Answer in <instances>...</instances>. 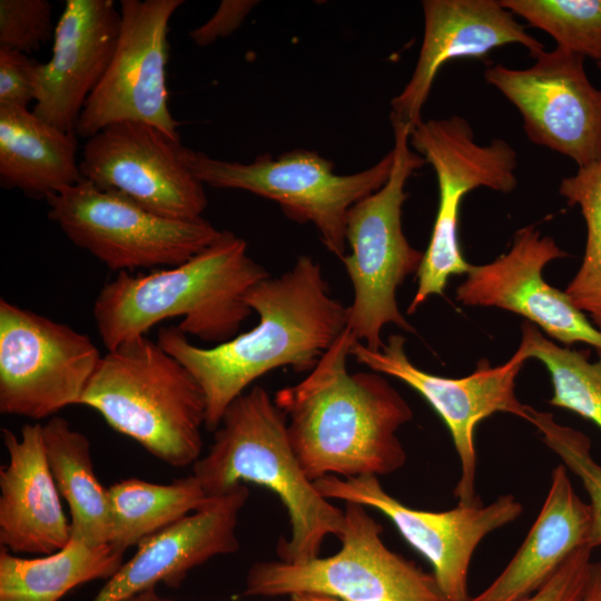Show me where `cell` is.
<instances>
[{
  "label": "cell",
  "mask_w": 601,
  "mask_h": 601,
  "mask_svg": "<svg viewBox=\"0 0 601 601\" xmlns=\"http://www.w3.org/2000/svg\"><path fill=\"white\" fill-rule=\"evenodd\" d=\"M357 339L348 327L299 383L274 401L287 418L292 447L308 479L387 475L406 453L398 428L413 413L403 396L376 372L347 370Z\"/></svg>",
  "instance_id": "2"
},
{
  "label": "cell",
  "mask_w": 601,
  "mask_h": 601,
  "mask_svg": "<svg viewBox=\"0 0 601 601\" xmlns=\"http://www.w3.org/2000/svg\"><path fill=\"white\" fill-rule=\"evenodd\" d=\"M293 601H337L335 599H332V598H327V597H319V595H308V594H304V595H296V597H293L290 598Z\"/></svg>",
  "instance_id": "36"
},
{
  "label": "cell",
  "mask_w": 601,
  "mask_h": 601,
  "mask_svg": "<svg viewBox=\"0 0 601 601\" xmlns=\"http://www.w3.org/2000/svg\"><path fill=\"white\" fill-rule=\"evenodd\" d=\"M46 201L48 218L75 246L118 273L177 266L221 231L204 217L173 219L157 215L126 194L87 179Z\"/></svg>",
  "instance_id": "9"
},
{
  "label": "cell",
  "mask_w": 601,
  "mask_h": 601,
  "mask_svg": "<svg viewBox=\"0 0 601 601\" xmlns=\"http://www.w3.org/2000/svg\"><path fill=\"white\" fill-rule=\"evenodd\" d=\"M102 355L69 325L0 299V412L31 420L79 405Z\"/></svg>",
  "instance_id": "11"
},
{
  "label": "cell",
  "mask_w": 601,
  "mask_h": 601,
  "mask_svg": "<svg viewBox=\"0 0 601 601\" xmlns=\"http://www.w3.org/2000/svg\"><path fill=\"white\" fill-rule=\"evenodd\" d=\"M550 236L533 226L515 231L506 254L484 265H471L456 288L467 306L497 307L525 317L564 345L585 343L601 352V332L566 295L543 278V268L566 257Z\"/></svg>",
  "instance_id": "17"
},
{
  "label": "cell",
  "mask_w": 601,
  "mask_h": 601,
  "mask_svg": "<svg viewBox=\"0 0 601 601\" xmlns=\"http://www.w3.org/2000/svg\"><path fill=\"white\" fill-rule=\"evenodd\" d=\"M39 62L28 55L0 48V107L27 108L35 101V70Z\"/></svg>",
  "instance_id": "33"
},
{
  "label": "cell",
  "mask_w": 601,
  "mask_h": 601,
  "mask_svg": "<svg viewBox=\"0 0 601 601\" xmlns=\"http://www.w3.org/2000/svg\"><path fill=\"white\" fill-rule=\"evenodd\" d=\"M590 504L575 493L563 464L555 466L545 501L505 569L469 601H523L577 549L589 545Z\"/></svg>",
  "instance_id": "22"
},
{
  "label": "cell",
  "mask_w": 601,
  "mask_h": 601,
  "mask_svg": "<svg viewBox=\"0 0 601 601\" xmlns=\"http://www.w3.org/2000/svg\"><path fill=\"white\" fill-rule=\"evenodd\" d=\"M248 497V489L240 483L145 539L90 601H130L160 583L176 589L194 568L237 552L238 518Z\"/></svg>",
  "instance_id": "20"
},
{
  "label": "cell",
  "mask_w": 601,
  "mask_h": 601,
  "mask_svg": "<svg viewBox=\"0 0 601 601\" xmlns=\"http://www.w3.org/2000/svg\"><path fill=\"white\" fill-rule=\"evenodd\" d=\"M410 145L433 168L439 185L435 221L407 308L413 314L430 296L442 295L451 276L470 270L457 234L463 198L479 187L512 193L518 186V154L502 138L476 144L469 121L456 115L422 120L411 128Z\"/></svg>",
  "instance_id": "10"
},
{
  "label": "cell",
  "mask_w": 601,
  "mask_h": 601,
  "mask_svg": "<svg viewBox=\"0 0 601 601\" xmlns=\"http://www.w3.org/2000/svg\"><path fill=\"white\" fill-rule=\"evenodd\" d=\"M341 549L305 562H257L246 574L243 595H319L337 601H447L433 574L390 550L383 526L366 506L345 502Z\"/></svg>",
  "instance_id": "7"
},
{
  "label": "cell",
  "mask_w": 601,
  "mask_h": 601,
  "mask_svg": "<svg viewBox=\"0 0 601 601\" xmlns=\"http://www.w3.org/2000/svg\"><path fill=\"white\" fill-rule=\"evenodd\" d=\"M184 158L203 185L255 194L277 203L287 218L313 224L323 245L342 259L348 210L386 183L394 155L391 150L374 166L348 175L336 174L332 161L305 149L263 154L244 164L185 147Z\"/></svg>",
  "instance_id": "8"
},
{
  "label": "cell",
  "mask_w": 601,
  "mask_h": 601,
  "mask_svg": "<svg viewBox=\"0 0 601 601\" xmlns=\"http://www.w3.org/2000/svg\"><path fill=\"white\" fill-rule=\"evenodd\" d=\"M592 550L573 551L553 573L523 601H581L591 565Z\"/></svg>",
  "instance_id": "32"
},
{
  "label": "cell",
  "mask_w": 601,
  "mask_h": 601,
  "mask_svg": "<svg viewBox=\"0 0 601 601\" xmlns=\"http://www.w3.org/2000/svg\"><path fill=\"white\" fill-rule=\"evenodd\" d=\"M208 497L240 483L274 492L290 524L277 546L279 560L305 562L319 556L328 535L339 539L344 511L333 505L304 472L288 437L287 418L262 386L247 390L225 411L208 452L193 465Z\"/></svg>",
  "instance_id": "4"
},
{
  "label": "cell",
  "mask_w": 601,
  "mask_h": 601,
  "mask_svg": "<svg viewBox=\"0 0 601 601\" xmlns=\"http://www.w3.org/2000/svg\"><path fill=\"white\" fill-rule=\"evenodd\" d=\"M79 405L171 466L201 456L206 397L189 371L146 335L102 355Z\"/></svg>",
  "instance_id": "5"
},
{
  "label": "cell",
  "mask_w": 601,
  "mask_h": 601,
  "mask_svg": "<svg viewBox=\"0 0 601 601\" xmlns=\"http://www.w3.org/2000/svg\"><path fill=\"white\" fill-rule=\"evenodd\" d=\"M48 464L70 511L71 539L88 545L108 544L112 513L108 489L96 476L90 442L60 416L42 425Z\"/></svg>",
  "instance_id": "24"
},
{
  "label": "cell",
  "mask_w": 601,
  "mask_h": 601,
  "mask_svg": "<svg viewBox=\"0 0 601 601\" xmlns=\"http://www.w3.org/2000/svg\"><path fill=\"white\" fill-rule=\"evenodd\" d=\"M257 1L224 0L213 17L204 24L191 30L189 37L194 43L205 47L218 38L233 33L243 23Z\"/></svg>",
  "instance_id": "34"
},
{
  "label": "cell",
  "mask_w": 601,
  "mask_h": 601,
  "mask_svg": "<svg viewBox=\"0 0 601 601\" xmlns=\"http://www.w3.org/2000/svg\"><path fill=\"white\" fill-rule=\"evenodd\" d=\"M246 303L258 324L218 345H195L177 326L158 331V344L200 385L208 431L260 376L282 366L309 373L347 327V307L332 297L321 265L308 255L255 284Z\"/></svg>",
  "instance_id": "1"
},
{
  "label": "cell",
  "mask_w": 601,
  "mask_h": 601,
  "mask_svg": "<svg viewBox=\"0 0 601 601\" xmlns=\"http://www.w3.org/2000/svg\"><path fill=\"white\" fill-rule=\"evenodd\" d=\"M598 67L601 69V60L597 62Z\"/></svg>",
  "instance_id": "37"
},
{
  "label": "cell",
  "mask_w": 601,
  "mask_h": 601,
  "mask_svg": "<svg viewBox=\"0 0 601 601\" xmlns=\"http://www.w3.org/2000/svg\"><path fill=\"white\" fill-rule=\"evenodd\" d=\"M124 564V553L109 543L98 546L70 539L61 550L36 559L0 550V601H59L76 587L109 580Z\"/></svg>",
  "instance_id": "25"
},
{
  "label": "cell",
  "mask_w": 601,
  "mask_h": 601,
  "mask_svg": "<svg viewBox=\"0 0 601 601\" xmlns=\"http://www.w3.org/2000/svg\"><path fill=\"white\" fill-rule=\"evenodd\" d=\"M519 347L528 358L545 365L553 386L549 403L592 421L601 430V352L591 362L589 351L559 346L529 321L522 324Z\"/></svg>",
  "instance_id": "27"
},
{
  "label": "cell",
  "mask_w": 601,
  "mask_h": 601,
  "mask_svg": "<svg viewBox=\"0 0 601 601\" xmlns=\"http://www.w3.org/2000/svg\"><path fill=\"white\" fill-rule=\"evenodd\" d=\"M120 12L112 0H67L55 27L52 55L35 70L32 112L75 132L83 106L112 59Z\"/></svg>",
  "instance_id": "19"
},
{
  "label": "cell",
  "mask_w": 601,
  "mask_h": 601,
  "mask_svg": "<svg viewBox=\"0 0 601 601\" xmlns=\"http://www.w3.org/2000/svg\"><path fill=\"white\" fill-rule=\"evenodd\" d=\"M405 338L393 334L376 352L356 341L351 355L371 371L395 377L420 393L447 426L460 459L461 475L454 489L460 505L481 500L475 495L476 425L494 413L503 412L528 421L529 405L515 395V380L529 359L520 347L505 363L491 366L481 359L474 372L465 377L434 375L416 367L405 353Z\"/></svg>",
  "instance_id": "14"
},
{
  "label": "cell",
  "mask_w": 601,
  "mask_h": 601,
  "mask_svg": "<svg viewBox=\"0 0 601 601\" xmlns=\"http://www.w3.org/2000/svg\"><path fill=\"white\" fill-rule=\"evenodd\" d=\"M528 422L542 435L544 444L577 475L590 497L592 524L589 546L601 545V464L591 454V441L582 432L559 424L549 412L529 407Z\"/></svg>",
  "instance_id": "30"
},
{
  "label": "cell",
  "mask_w": 601,
  "mask_h": 601,
  "mask_svg": "<svg viewBox=\"0 0 601 601\" xmlns=\"http://www.w3.org/2000/svg\"><path fill=\"white\" fill-rule=\"evenodd\" d=\"M184 151L180 140L151 125L122 121L87 139L79 167L83 179L119 190L157 215L196 219L208 199Z\"/></svg>",
  "instance_id": "16"
},
{
  "label": "cell",
  "mask_w": 601,
  "mask_h": 601,
  "mask_svg": "<svg viewBox=\"0 0 601 601\" xmlns=\"http://www.w3.org/2000/svg\"><path fill=\"white\" fill-rule=\"evenodd\" d=\"M424 35L417 62L403 90L391 100V124L413 128L442 66L455 59H485L493 49L518 43L533 56L544 45L526 32L496 0H424Z\"/></svg>",
  "instance_id": "18"
},
{
  "label": "cell",
  "mask_w": 601,
  "mask_h": 601,
  "mask_svg": "<svg viewBox=\"0 0 601 601\" xmlns=\"http://www.w3.org/2000/svg\"><path fill=\"white\" fill-rule=\"evenodd\" d=\"M108 492L112 513L109 544L121 553L198 510L209 499L193 474L168 484L126 479L112 484Z\"/></svg>",
  "instance_id": "26"
},
{
  "label": "cell",
  "mask_w": 601,
  "mask_h": 601,
  "mask_svg": "<svg viewBox=\"0 0 601 601\" xmlns=\"http://www.w3.org/2000/svg\"><path fill=\"white\" fill-rule=\"evenodd\" d=\"M559 193L569 205L580 207L587 224L582 265L565 293L580 311L590 314L601 332V161L563 178Z\"/></svg>",
  "instance_id": "28"
},
{
  "label": "cell",
  "mask_w": 601,
  "mask_h": 601,
  "mask_svg": "<svg viewBox=\"0 0 601 601\" xmlns=\"http://www.w3.org/2000/svg\"><path fill=\"white\" fill-rule=\"evenodd\" d=\"M394 160L386 183L354 204L346 219V243L351 253L341 260L353 286L347 307V327L368 349L384 345L381 334L386 324L407 332L414 328L398 309L396 290L404 279L417 273L424 253L414 248L402 229L405 185L426 162L410 145V126L393 124Z\"/></svg>",
  "instance_id": "6"
},
{
  "label": "cell",
  "mask_w": 601,
  "mask_h": 601,
  "mask_svg": "<svg viewBox=\"0 0 601 601\" xmlns=\"http://www.w3.org/2000/svg\"><path fill=\"white\" fill-rule=\"evenodd\" d=\"M327 500L373 508L388 518L401 535L432 565L447 601H469L467 578L476 546L492 531L520 516L522 504L508 494L489 505L477 502L447 511L412 509L388 494L375 475L344 479L326 475L314 482Z\"/></svg>",
  "instance_id": "15"
},
{
  "label": "cell",
  "mask_w": 601,
  "mask_h": 601,
  "mask_svg": "<svg viewBox=\"0 0 601 601\" xmlns=\"http://www.w3.org/2000/svg\"><path fill=\"white\" fill-rule=\"evenodd\" d=\"M531 57L534 63L525 69L489 66L486 82L519 110L529 140L579 168L600 162L601 90L585 73V58L558 47Z\"/></svg>",
  "instance_id": "13"
},
{
  "label": "cell",
  "mask_w": 601,
  "mask_h": 601,
  "mask_svg": "<svg viewBox=\"0 0 601 601\" xmlns=\"http://www.w3.org/2000/svg\"><path fill=\"white\" fill-rule=\"evenodd\" d=\"M76 132L20 107H0V185L48 199L82 180Z\"/></svg>",
  "instance_id": "23"
},
{
  "label": "cell",
  "mask_w": 601,
  "mask_h": 601,
  "mask_svg": "<svg viewBox=\"0 0 601 601\" xmlns=\"http://www.w3.org/2000/svg\"><path fill=\"white\" fill-rule=\"evenodd\" d=\"M183 0H121L117 46L101 81L76 125L88 139L122 121L151 125L180 140L179 122L168 107V24Z\"/></svg>",
  "instance_id": "12"
},
{
  "label": "cell",
  "mask_w": 601,
  "mask_h": 601,
  "mask_svg": "<svg viewBox=\"0 0 601 601\" xmlns=\"http://www.w3.org/2000/svg\"><path fill=\"white\" fill-rule=\"evenodd\" d=\"M565 51L601 60V0H501Z\"/></svg>",
  "instance_id": "29"
},
{
  "label": "cell",
  "mask_w": 601,
  "mask_h": 601,
  "mask_svg": "<svg viewBox=\"0 0 601 601\" xmlns=\"http://www.w3.org/2000/svg\"><path fill=\"white\" fill-rule=\"evenodd\" d=\"M581 601H601V561L591 562Z\"/></svg>",
  "instance_id": "35"
},
{
  "label": "cell",
  "mask_w": 601,
  "mask_h": 601,
  "mask_svg": "<svg viewBox=\"0 0 601 601\" xmlns=\"http://www.w3.org/2000/svg\"><path fill=\"white\" fill-rule=\"evenodd\" d=\"M270 274L229 230L188 260L149 274L120 272L99 290L92 316L107 351L180 317L187 336L218 345L235 337L253 311L247 292Z\"/></svg>",
  "instance_id": "3"
},
{
  "label": "cell",
  "mask_w": 601,
  "mask_h": 601,
  "mask_svg": "<svg viewBox=\"0 0 601 601\" xmlns=\"http://www.w3.org/2000/svg\"><path fill=\"white\" fill-rule=\"evenodd\" d=\"M9 462L0 470V544L12 553L48 555L63 549L71 526L46 454L41 424L20 436L1 430Z\"/></svg>",
  "instance_id": "21"
},
{
  "label": "cell",
  "mask_w": 601,
  "mask_h": 601,
  "mask_svg": "<svg viewBox=\"0 0 601 601\" xmlns=\"http://www.w3.org/2000/svg\"><path fill=\"white\" fill-rule=\"evenodd\" d=\"M52 4L47 0L0 1V48L26 55L53 38Z\"/></svg>",
  "instance_id": "31"
}]
</instances>
